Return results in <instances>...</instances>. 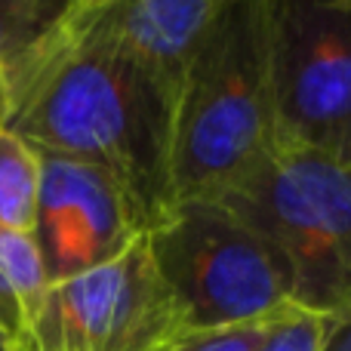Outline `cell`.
Returning <instances> with one entry per match:
<instances>
[{
    "label": "cell",
    "instance_id": "cell-1",
    "mask_svg": "<svg viewBox=\"0 0 351 351\" xmlns=\"http://www.w3.org/2000/svg\"><path fill=\"white\" fill-rule=\"evenodd\" d=\"M6 130L40 154L86 160L130 191L152 228L170 210L176 105L145 74L77 28L71 3L10 71Z\"/></svg>",
    "mask_w": 351,
    "mask_h": 351
},
{
    "label": "cell",
    "instance_id": "cell-2",
    "mask_svg": "<svg viewBox=\"0 0 351 351\" xmlns=\"http://www.w3.org/2000/svg\"><path fill=\"white\" fill-rule=\"evenodd\" d=\"M274 145L271 0H225L176 102L170 206L216 200Z\"/></svg>",
    "mask_w": 351,
    "mask_h": 351
},
{
    "label": "cell",
    "instance_id": "cell-3",
    "mask_svg": "<svg viewBox=\"0 0 351 351\" xmlns=\"http://www.w3.org/2000/svg\"><path fill=\"white\" fill-rule=\"evenodd\" d=\"M145 241L185 330L271 321L296 305L284 256L219 200L170 206Z\"/></svg>",
    "mask_w": 351,
    "mask_h": 351
},
{
    "label": "cell",
    "instance_id": "cell-4",
    "mask_svg": "<svg viewBox=\"0 0 351 351\" xmlns=\"http://www.w3.org/2000/svg\"><path fill=\"white\" fill-rule=\"evenodd\" d=\"M216 200L284 256L296 305L324 317L351 305V167L274 145Z\"/></svg>",
    "mask_w": 351,
    "mask_h": 351
},
{
    "label": "cell",
    "instance_id": "cell-5",
    "mask_svg": "<svg viewBox=\"0 0 351 351\" xmlns=\"http://www.w3.org/2000/svg\"><path fill=\"white\" fill-rule=\"evenodd\" d=\"M278 145L351 167V3L271 0Z\"/></svg>",
    "mask_w": 351,
    "mask_h": 351
},
{
    "label": "cell",
    "instance_id": "cell-6",
    "mask_svg": "<svg viewBox=\"0 0 351 351\" xmlns=\"http://www.w3.org/2000/svg\"><path fill=\"white\" fill-rule=\"evenodd\" d=\"M179 330L142 234L117 259L49 287L25 351H158Z\"/></svg>",
    "mask_w": 351,
    "mask_h": 351
},
{
    "label": "cell",
    "instance_id": "cell-7",
    "mask_svg": "<svg viewBox=\"0 0 351 351\" xmlns=\"http://www.w3.org/2000/svg\"><path fill=\"white\" fill-rule=\"evenodd\" d=\"M142 234H148L145 216L108 170L62 154H40L31 237L49 287L117 259Z\"/></svg>",
    "mask_w": 351,
    "mask_h": 351
},
{
    "label": "cell",
    "instance_id": "cell-8",
    "mask_svg": "<svg viewBox=\"0 0 351 351\" xmlns=\"http://www.w3.org/2000/svg\"><path fill=\"white\" fill-rule=\"evenodd\" d=\"M222 6L225 0H71V19L176 105Z\"/></svg>",
    "mask_w": 351,
    "mask_h": 351
},
{
    "label": "cell",
    "instance_id": "cell-9",
    "mask_svg": "<svg viewBox=\"0 0 351 351\" xmlns=\"http://www.w3.org/2000/svg\"><path fill=\"white\" fill-rule=\"evenodd\" d=\"M47 274L34 237L0 225V333L25 351L34 321L47 302Z\"/></svg>",
    "mask_w": 351,
    "mask_h": 351
},
{
    "label": "cell",
    "instance_id": "cell-10",
    "mask_svg": "<svg viewBox=\"0 0 351 351\" xmlns=\"http://www.w3.org/2000/svg\"><path fill=\"white\" fill-rule=\"evenodd\" d=\"M40 194V152L12 130H0V225L19 234L34 231Z\"/></svg>",
    "mask_w": 351,
    "mask_h": 351
},
{
    "label": "cell",
    "instance_id": "cell-11",
    "mask_svg": "<svg viewBox=\"0 0 351 351\" xmlns=\"http://www.w3.org/2000/svg\"><path fill=\"white\" fill-rule=\"evenodd\" d=\"M71 0H0V74L59 25Z\"/></svg>",
    "mask_w": 351,
    "mask_h": 351
},
{
    "label": "cell",
    "instance_id": "cell-12",
    "mask_svg": "<svg viewBox=\"0 0 351 351\" xmlns=\"http://www.w3.org/2000/svg\"><path fill=\"white\" fill-rule=\"evenodd\" d=\"M271 324L274 317L271 321H256V324H237V327L179 330L158 351H262Z\"/></svg>",
    "mask_w": 351,
    "mask_h": 351
},
{
    "label": "cell",
    "instance_id": "cell-13",
    "mask_svg": "<svg viewBox=\"0 0 351 351\" xmlns=\"http://www.w3.org/2000/svg\"><path fill=\"white\" fill-rule=\"evenodd\" d=\"M327 317L302 305H290L274 317L262 351H317L324 339Z\"/></svg>",
    "mask_w": 351,
    "mask_h": 351
},
{
    "label": "cell",
    "instance_id": "cell-14",
    "mask_svg": "<svg viewBox=\"0 0 351 351\" xmlns=\"http://www.w3.org/2000/svg\"><path fill=\"white\" fill-rule=\"evenodd\" d=\"M317 351H351V305L327 317L324 339Z\"/></svg>",
    "mask_w": 351,
    "mask_h": 351
},
{
    "label": "cell",
    "instance_id": "cell-15",
    "mask_svg": "<svg viewBox=\"0 0 351 351\" xmlns=\"http://www.w3.org/2000/svg\"><path fill=\"white\" fill-rule=\"evenodd\" d=\"M6 117H10V93H6V80L0 74V130L6 127Z\"/></svg>",
    "mask_w": 351,
    "mask_h": 351
},
{
    "label": "cell",
    "instance_id": "cell-16",
    "mask_svg": "<svg viewBox=\"0 0 351 351\" xmlns=\"http://www.w3.org/2000/svg\"><path fill=\"white\" fill-rule=\"evenodd\" d=\"M0 351H22V348H19L6 333H0Z\"/></svg>",
    "mask_w": 351,
    "mask_h": 351
}]
</instances>
